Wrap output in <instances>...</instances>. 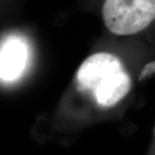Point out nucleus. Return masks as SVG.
I'll list each match as a JSON object with an SVG mask.
<instances>
[{
	"label": "nucleus",
	"instance_id": "nucleus-4",
	"mask_svg": "<svg viewBox=\"0 0 155 155\" xmlns=\"http://www.w3.org/2000/svg\"><path fill=\"white\" fill-rule=\"evenodd\" d=\"M153 73H155V61L150 62L148 64H147L144 67V68L141 70L140 74L139 76V79L144 80L145 78L151 77Z\"/></svg>",
	"mask_w": 155,
	"mask_h": 155
},
{
	"label": "nucleus",
	"instance_id": "nucleus-3",
	"mask_svg": "<svg viewBox=\"0 0 155 155\" xmlns=\"http://www.w3.org/2000/svg\"><path fill=\"white\" fill-rule=\"evenodd\" d=\"M27 61V49L17 39H11L0 51V78L5 80L17 78L23 71Z\"/></svg>",
	"mask_w": 155,
	"mask_h": 155
},
{
	"label": "nucleus",
	"instance_id": "nucleus-1",
	"mask_svg": "<svg viewBox=\"0 0 155 155\" xmlns=\"http://www.w3.org/2000/svg\"><path fill=\"white\" fill-rule=\"evenodd\" d=\"M77 82L102 107L116 104L131 88V78L121 61L108 53L94 54L84 61L77 72Z\"/></svg>",
	"mask_w": 155,
	"mask_h": 155
},
{
	"label": "nucleus",
	"instance_id": "nucleus-2",
	"mask_svg": "<svg viewBox=\"0 0 155 155\" xmlns=\"http://www.w3.org/2000/svg\"><path fill=\"white\" fill-rule=\"evenodd\" d=\"M101 14L111 33L131 35L155 22V0H103Z\"/></svg>",
	"mask_w": 155,
	"mask_h": 155
}]
</instances>
